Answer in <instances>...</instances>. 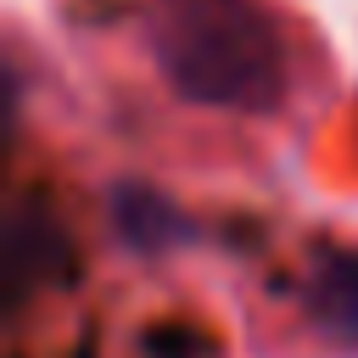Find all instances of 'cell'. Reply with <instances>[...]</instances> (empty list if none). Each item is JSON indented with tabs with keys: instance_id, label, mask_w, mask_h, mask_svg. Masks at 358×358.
<instances>
[{
	"instance_id": "obj_1",
	"label": "cell",
	"mask_w": 358,
	"mask_h": 358,
	"mask_svg": "<svg viewBox=\"0 0 358 358\" xmlns=\"http://www.w3.org/2000/svg\"><path fill=\"white\" fill-rule=\"evenodd\" d=\"M151 56L173 95L218 112H274L291 90V45L257 0H162Z\"/></svg>"
},
{
	"instance_id": "obj_2",
	"label": "cell",
	"mask_w": 358,
	"mask_h": 358,
	"mask_svg": "<svg viewBox=\"0 0 358 358\" xmlns=\"http://www.w3.org/2000/svg\"><path fill=\"white\" fill-rule=\"evenodd\" d=\"M308 319H313V330H319L330 347L358 352V252H330V257L313 268Z\"/></svg>"
}]
</instances>
